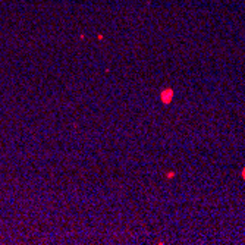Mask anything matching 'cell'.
I'll return each mask as SVG.
<instances>
[{"mask_svg":"<svg viewBox=\"0 0 245 245\" xmlns=\"http://www.w3.org/2000/svg\"><path fill=\"white\" fill-rule=\"evenodd\" d=\"M244 178H245V169H244Z\"/></svg>","mask_w":245,"mask_h":245,"instance_id":"cell-2","label":"cell"},{"mask_svg":"<svg viewBox=\"0 0 245 245\" xmlns=\"http://www.w3.org/2000/svg\"><path fill=\"white\" fill-rule=\"evenodd\" d=\"M172 96H173L172 90H164V91L162 92V100H163V103H169V101L172 100Z\"/></svg>","mask_w":245,"mask_h":245,"instance_id":"cell-1","label":"cell"}]
</instances>
